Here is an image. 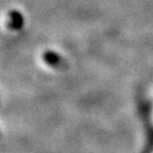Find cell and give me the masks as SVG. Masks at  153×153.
<instances>
[{"mask_svg":"<svg viewBox=\"0 0 153 153\" xmlns=\"http://www.w3.org/2000/svg\"><path fill=\"white\" fill-rule=\"evenodd\" d=\"M11 19V23L9 24V26L13 28H19L23 24V18L21 16V14L16 10H11V13L9 14Z\"/></svg>","mask_w":153,"mask_h":153,"instance_id":"cell-1","label":"cell"}]
</instances>
